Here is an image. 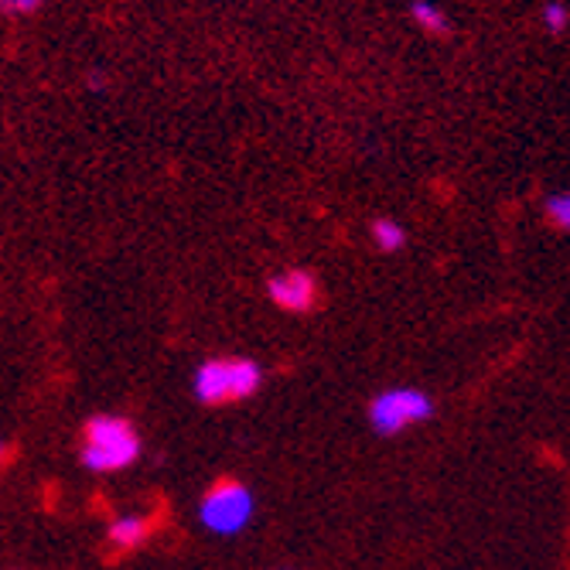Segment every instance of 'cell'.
<instances>
[{
	"label": "cell",
	"mask_w": 570,
	"mask_h": 570,
	"mask_svg": "<svg viewBox=\"0 0 570 570\" xmlns=\"http://www.w3.org/2000/svg\"><path fill=\"white\" fill-rule=\"evenodd\" d=\"M11 454V448H8V441H0V464H4V458Z\"/></svg>",
	"instance_id": "5bb4252c"
},
{
	"label": "cell",
	"mask_w": 570,
	"mask_h": 570,
	"mask_svg": "<svg viewBox=\"0 0 570 570\" xmlns=\"http://www.w3.org/2000/svg\"><path fill=\"white\" fill-rule=\"evenodd\" d=\"M256 515V495L236 479L216 482L198 502V523L213 537H239Z\"/></svg>",
	"instance_id": "277c9868"
},
{
	"label": "cell",
	"mask_w": 570,
	"mask_h": 570,
	"mask_svg": "<svg viewBox=\"0 0 570 570\" xmlns=\"http://www.w3.org/2000/svg\"><path fill=\"white\" fill-rule=\"evenodd\" d=\"M0 14H14V0H0Z\"/></svg>",
	"instance_id": "4fadbf2b"
},
{
	"label": "cell",
	"mask_w": 570,
	"mask_h": 570,
	"mask_svg": "<svg viewBox=\"0 0 570 570\" xmlns=\"http://www.w3.org/2000/svg\"><path fill=\"white\" fill-rule=\"evenodd\" d=\"M370 236H373V243H376L380 253H400V249L406 246V229H403V223H396L393 216L373 219Z\"/></svg>",
	"instance_id": "ba28073f"
},
{
	"label": "cell",
	"mask_w": 570,
	"mask_h": 570,
	"mask_svg": "<svg viewBox=\"0 0 570 570\" xmlns=\"http://www.w3.org/2000/svg\"><path fill=\"white\" fill-rule=\"evenodd\" d=\"M147 537H150V520L147 515H117V520L110 523V530H107V540H110V547L114 550H137V547H144L147 543Z\"/></svg>",
	"instance_id": "8992f818"
},
{
	"label": "cell",
	"mask_w": 570,
	"mask_h": 570,
	"mask_svg": "<svg viewBox=\"0 0 570 570\" xmlns=\"http://www.w3.org/2000/svg\"><path fill=\"white\" fill-rule=\"evenodd\" d=\"M264 386V366L249 355H213L191 376V393L202 406H229L256 396Z\"/></svg>",
	"instance_id": "7a4b0ae2"
},
{
	"label": "cell",
	"mask_w": 570,
	"mask_h": 570,
	"mask_svg": "<svg viewBox=\"0 0 570 570\" xmlns=\"http://www.w3.org/2000/svg\"><path fill=\"white\" fill-rule=\"evenodd\" d=\"M45 0H14V14H35Z\"/></svg>",
	"instance_id": "7c38bea8"
},
{
	"label": "cell",
	"mask_w": 570,
	"mask_h": 570,
	"mask_svg": "<svg viewBox=\"0 0 570 570\" xmlns=\"http://www.w3.org/2000/svg\"><path fill=\"white\" fill-rule=\"evenodd\" d=\"M540 24L553 38L567 35L570 31V8L563 4V0H547V4L540 8Z\"/></svg>",
	"instance_id": "30bf717a"
},
{
	"label": "cell",
	"mask_w": 570,
	"mask_h": 570,
	"mask_svg": "<svg viewBox=\"0 0 570 570\" xmlns=\"http://www.w3.org/2000/svg\"><path fill=\"white\" fill-rule=\"evenodd\" d=\"M86 89H89V92H102V89H107V72H102V69H92V72L86 76Z\"/></svg>",
	"instance_id": "8fae6325"
},
{
	"label": "cell",
	"mask_w": 570,
	"mask_h": 570,
	"mask_svg": "<svg viewBox=\"0 0 570 570\" xmlns=\"http://www.w3.org/2000/svg\"><path fill=\"white\" fill-rule=\"evenodd\" d=\"M406 11H410L413 24L424 28L428 35H451V18L438 0H410Z\"/></svg>",
	"instance_id": "52a82bcc"
},
{
	"label": "cell",
	"mask_w": 570,
	"mask_h": 570,
	"mask_svg": "<svg viewBox=\"0 0 570 570\" xmlns=\"http://www.w3.org/2000/svg\"><path fill=\"white\" fill-rule=\"evenodd\" d=\"M543 219L557 229V233H570V188L550 191L543 198Z\"/></svg>",
	"instance_id": "9c48e42d"
},
{
	"label": "cell",
	"mask_w": 570,
	"mask_h": 570,
	"mask_svg": "<svg viewBox=\"0 0 570 570\" xmlns=\"http://www.w3.org/2000/svg\"><path fill=\"white\" fill-rule=\"evenodd\" d=\"M267 297L287 315H304L318 301V281L304 267H287L267 281Z\"/></svg>",
	"instance_id": "5b68a950"
},
{
	"label": "cell",
	"mask_w": 570,
	"mask_h": 570,
	"mask_svg": "<svg viewBox=\"0 0 570 570\" xmlns=\"http://www.w3.org/2000/svg\"><path fill=\"white\" fill-rule=\"evenodd\" d=\"M144 441L137 428L120 417V413H92L82 424V448L79 458L86 464V472L92 475H114L124 472L140 458Z\"/></svg>",
	"instance_id": "6da1fadb"
},
{
	"label": "cell",
	"mask_w": 570,
	"mask_h": 570,
	"mask_svg": "<svg viewBox=\"0 0 570 570\" xmlns=\"http://www.w3.org/2000/svg\"><path fill=\"white\" fill-rule=\"evenodd\" d=\"M366 417L380 438H396L434 417V396L421 386H390L370 400Z\"/></svg>",
	"instance_id": "3957f363"
}]
</instances>
